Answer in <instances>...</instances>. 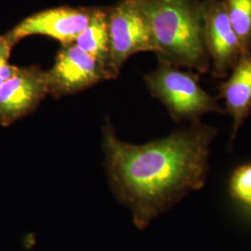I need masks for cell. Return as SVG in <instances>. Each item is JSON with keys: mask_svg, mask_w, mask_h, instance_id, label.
I'll return each mask as SVG.
<instances>
[{"mask_svg": "<svg viewBox=\"0 0 251 251\" xmlns=\"http://www.w3.org/2000/svg\"><path fill=\"white\" fill-rule=\"evenodd\" d=\"M49 95L46 71L39 66L20 67L0 86V125H12L33 113Z\"/></svg>", "mask_w": 251, "mask_h": 251, "instance_id": "8", "label": "cell"}, {"mask_svg": "<svg viewBox=\"0 0 251 251\" xmlns=\"http://www.w3.org/2000/svg\"><path fill=\"white\" fill-rule=\"evenodd\" d=\"M148 20L159 63L210 71L201 0H139Z\"/></svg>", "mask_w": 251, "mask_h": 251, "instance_id": "2", "label": "cell"}, {"mask_svg": "<svg viewBox=\"0 0 251 251\" xmlns=\"http://www.w3.org/2000/svg\"><path fill=\"white\" fill-rule=\"evenodd\" d=\"M165 1H171V0H165Z\"/></svg>", "mask_w": 251, "mask_h": 251, "instance_id": "14", "label": "cell"}, {"mask_svg": "<svg viewBox=\"0 0 251 251\" xmlns=\"http://www.w3.org/2000/svg\"><path fill=\"white\" fill-rule=\"evenodd\" d=\"M74 44L84 52L96 59L100 64H102L109 75L107 9L93 8L88 26L86 27L79 34V36L75 38Z\"/></svg>", "mask_w": 251, "mask_h": 251, "instance_id": "10", "label": "cell"}, {"mask_svg": "<svg viewBox=\"0 0 251 251\" xmlns=\"http://www.w3.org/2000/svg\"><path fill=\"white\" fill-rule=\"evenodd\" d=\"M223 2L243 50H251V0H223Z\"/></svg>", "mask_w": 251, "mask_h": 251, "instance_id": "11", "label": "cell"}, {"mask_svg": "<svg viewBox=\"0 0 251 251\" xmlns=\"http://www.w3.org/2000/svg\"><path fill=\"white\" fill-rule=\"evenodd\" d=\"M46 76L49 94L57 99L110 79L105 67L75 44L62 46Z\"/></svg>", "mask_w": 251, "mask_h": 251, "instance_id": "5", "label": "cell"}, {"mask_svg": "<svg viewBox=\"0 0 251 251\" xmlns=\"http://www.w3.org/2000/svg\"><path fill=\"white\" fill-rule=\"evenodd\" d=\"M92 9L63 6L41 10L24 19L6 34L15 44L27 36L39 35L56 39L62 46L71 45L88 26Z\"/></svg>", "mask_w": 251, "mask_h": 251, "instance_id": "7", "label": "cell"}, {"mask_svg": "<svg viewBox=\"0 0 251 251\" xmlns=\"http://www.w3.org/2000/svg\"><path fill=\"white\" fill-rule=\"evenodd\" d=\"M204 37L216 78H226L244 50L227 17L223 0H201Z\"/></svg>", "mask_w": 251, "mask_h": 251, "instance_id": "6", "label": "cell"}, {"mask_svg": "<svg viewBox=\"0 0 251 251\" xmlns=\"http://www.w3.org/2000/svg\"><path fill=\"white\" fill-rule=\"evenodd\" d=\"M227 80L219 86L220 97L225 100L226 112L233 117L232 139L251 113V50L244 51Z\"/></svg>", "mask_w": 251, "mask_h": 251, "instance_id": "9", "label": "cell"}, {"mask_svg": "<svg viewBox=\"0 0 251 251\" xmlns=\"http://www.w3.org/2000/svg\"><path fill=\"white\" fill-rule=\"evenodd\" d=\"M198 78L196 73L159 63L155 70L145 75L144 80L152 96L165 104L176 121L196 122L206 114H225L218 99L203 90Z\"/></svg>", "mask_w": 251, "mask_h": 251, "instance_id": "3", "label": "cell"}, {"mask_svg": "<svg viewBox=\"0 0 251 251\" xmlns=\"http://www.w3.org/2000/svg\"><path fill=\"white\" fill-rule=\"evenodd\" d=\"M108 71L115 79L126 60L139 52L155 50L151 28L139 0H121L107 9Z\"/></svg>", "mask_w": 251, "mask_h": 251, "instance_id": "4", "label": "cell"}, {"mask_svg": "<svg viewBox=\"0 0 251 251\" xmlns=\"http://www.w3.org/2000/svg\"><path fill=\"white\" fill-rule=\"evenodd\" d=\"M230 192L233 198L251 209V163L233 171L230 179Z\"/></svg>", "mask_w": 251, "mask_h": 251, "instance_id": "12", "label": "cell"}, {"mask_svg": "<svg viewBox=\"0 0 251 251\" xmlns=\"http://www.w3.org/2000/svg\"><path fill=\"white\" fill-rule=\"evenodd\" d=\"M217 133L215 127L196 121L165 138L132 144L121 141L105 122L101 147L109 184L139 229L204 186L210 144Z\"/></svg>", "mask_w": 251, "mask_h": 251, "instance_id": "1", "label": "cell"}, {"mask_svg": "<svg viewBox=\"0 0 251 251\" xmlns=\"http://www.w3.org/2000/svg\"><path fill=\"white\" fill-rule=\"evenodd\" d=\"M15 45L7 34L0 36V86L11 78L20 68L9 63L12 49Z\"/></svg>", "mask_w": 251, "mask_h": 251, "instance_id": "13", "label": "cell"}]
</instances>
